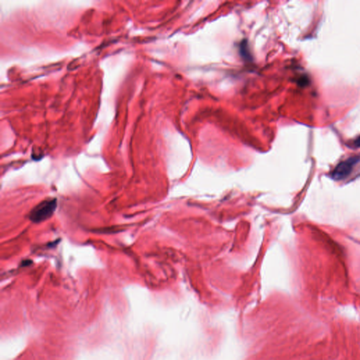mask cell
Here are the masks:
<instances>
[{
    "instance_id": "2",
    "label": "cell",
    "mask_w": 360,
    "mask_h": 360,
    "mask_svg": "<svg viewBox=\"0 0 360 360\" xmlns=\"http://www.w3.org/2000/svg\"><path fill=\"white\" fill-rule=\"evenodd\" d=\"M359 157H351L341 162L331 172V177L335 180H341L347 178L359 163Z\"/></svg>"
},
{
    "instance_id": "1",
    "label": "cell",
    "mask_w": 360,
    "mask_h": 360,
    "mask_svg": "<svg viewBox=\"0 0 360 360\" xmlns=\"http://www.w3.org/2000/svg\"><path fill=\"white\" fill-rule=\"evenodd\" d=\"M57 207L55 198H49L39 203L31 210L29 218L33 223H40L51 218Z\"/></svg>"
},
{
    "instance_id": "3",
    "label": "cell",
    "mask_w": 360,
    "mask_h": 360,
    "mask_svg": "<svg viewBox=\"0 0 360 360\" xmlns=\"http://www.w3.org/2000/svg\"><path fill=\"white\" fill-rule=\"evenodd\" d=\"M353 145L355 147H360V136L354 141Z\"/></svg>"
}]
</instances>
